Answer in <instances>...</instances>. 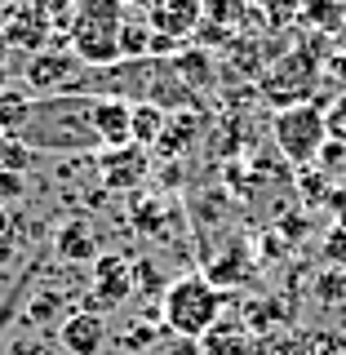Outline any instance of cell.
Listing matches in <instances>:
<instances>
[{
  "label": "cell",
  "instance_id": "e0dca14e",
  "mask_svg": "<svg viewBox=\"0 0 346 355\" xmlns=\"http://www.w3.org/2000/svg\"><path fill=\"white\" fill-rule=\"evenodd\" d=\"M22 214H14L9 205H0V271H5L9 262H14V253H18V244H22Z\"/></svg>",
  "mask_w": 346,
  "mask_h": 355
},
{
  "label": "cell",
  "instance_id": "7402d4cb",
  "mask_svg": "<svg viewBox=\"0 0 346 355\" xmlns=\"http://www.w3.org/2000/svg\"><path fill=\"white\" fill-rule=\"evenodd\" d=\"M315 297H320V302H333V306L346 302V271H342V266H333V271H325L315 280Z\"/></svg>",
  "mask_w": 346,
  "mask_h": 355
},
{
  "label": "cell",
  "instance_id": "4316f807",
  "mask_svg": "<svg viewBox=\"0 0 346 355\" xmlns=\"http://www.w3.org/2000/svg\"><path fill=\"white\" fill-rule=\"evenodd\" d=\"M320 164H325V169H342V164H346V147L329 138L325 147H320Z\"/></svg>",
  "mask_w": 346,
  "mask_h": 355
},
{
  "label": "cell",
  "instance_id": "f546056e",
  "mask_svg": "<svg viewBox=\"0 0 346 355\" xmlns=\"http://www.w3.org/2000/svg\"><path fill=\"white\" fill-rule=\"evenodd\" d=\"M329 76H338V80H346V53H333V58H329Z\"/></svg>",
  "mask_w": 346,
  "mask_h": 355
},
{
  "label": "cell",
  "instance_id": "ffe728a7",
  "mask_svg": "<svg viewBox=\"0 0 346 355\" xmlns=\"http://www.w3.org/2000/svg\"><path fill=\"white\" fill-rule=\"evenodd\" d=\"M169 288V280L160 275V266H155V258H138L133 262V293H160Z\"/></svg>",
  "mask_w": 346,
  "mask_h": 355
},
{
  "label": "cell",
  "instance_id": "9a60e30c",
  "mask_svg": "<svg viewBox=\"0 0 346 355\" xmlns=\"http://www.w3.org/2000/svg\"><path fill=\"white\" fill-rule=\"evenodd\" d=\"M297 18L315 31H338L346 22V9H342V0H302V14Z\"/></svg>",
  "mask_w": 346,
  "mask_h": 355
},
{
  "label": "cell",
  "instance_id": "484cf974",
  "mask_svg": "<svg viewBox=\"0 0 346 355\" xmlns=\"http://www.w3.org/2000/svg\"><path fill=\"white\" fill-rule=\"evenodd\" d=\"M22 191H27L22 173H0V205H14V200H22Z\"/></svg>",
  "mask_w": 346,
  "mask_h": 355
},
{
  "label": "cell",
  "instance_id": "3957f363",
  "mask_svg": "<svg viewBox=\"0 0 346 355\" xmlns=\"http://www.w3.org/2000/svg\"><path fill=\"white\" fill-rule=\"evenodd\" d=\"M120 0H76L71 14V53L85 67H111L120 62Z\"/></svg>",
  "mask_w": 346,
  "mask_h": 355
},
{
  "label": "cell",
  "instance_id": "d4e9b609",
  "mask_svg": "<svg viewBox=\"0 0 346 355\" xmlns=\"http://www.w3.org/2000/svg\"><path fill=\"white\" fill-rule=\"evenodd\" d=\"M325 258L333 262V266H346V222L338 231H329V240H325Z\"/></svg>",
  "mask_w": 346,
  "mask_h": 355
},
{
  "label": "cell",
  "instance_id": "4dcf8cb0",
  "mask_svg": "<svg viewBox=\"0 0 346 355\" xmlns=\"http://www.w3.org/2000/svg\"><path fill=\"white\" fill-rule=\"evenodd\" d=\"M0 85H5V40H0Z\"/></svg>",
  "mask_w": 346,
  "mask_h": 355
},
{
  "label": "cell",
  "instance_id": "603a6c76",
  "mask_svg": "<svg viewBox=\"0 0 346 355\" xmlns=\"http://www.w3.org/2000/svg\"><path fill=\"white\" fill-rule=\"evenodd\" d=\"M311 355H346V329H325L311 338Z\"/></svg>",
  "mask_w": 346,
  "mask_h": 355
},
{
  "label": "cell",
  "instance_id": "1f68e13d",
  "mask_svg": "<svg viewBox=\"0 0 346 355\" xmlns=\"http://www.w3.org/2000/svg\"><path fill=\"white\" fill-rule=\"evenodd\" d=\"M249 5H258V9H262V5H266V0H249Z\"/></svg>",
  "mask_w": 346,
  "mask_h": 355
},
{
  "label": "cell",
  "instance_id": "2e32d148",
  "mask_svg": "<svg viewBox=\"0 0 346 355\" xmlns=\"http://www.w3.org/2000/svg\"><path fill=\"white\" fill-rule=\"evenodd\" d=\"M36 151L18 138V133H0V173H27Z\"/></svg>",
  "mask_w": 346,
  "mask_h": 355
},
{
  "label": "cell",
  "instance_id": "d6986e66",
  "mask_svg": "<svg viewBox=\"0 0 346 355\" xmlns=\"http://www.w3.org/2000/svg\"><path fill=\"white\" fill-rule=\"evenodd\" d=\"M31 116V98L27 94H0V133H18Z\"/></svg>",
  "mask_w": 346,
  "mask_h": 355
},
{
  "label": "cell",
  "instance_id": "6da1fadb",
  "mask_svg": "<svg viewBox=\"0 0 346 355\" xmlns=\"http://www.w3.org/2000/svg\"><path fill=\"white\" fill-rule=\"evenodd\" d=\"M18 138L31 151H94L103 147L89 120V98L85 94H53L31 103L27 125L18 129Z\"/></svg>",
  "mask_w": 346,
  "mask_h": 355
},
{
  "label": "cell",
  "instance_id": "7c38bea8",
  "mask_svg": "<svg viewBox=\"0 0 346 355\" xmlns=\"http://www.w3.org/2000/svg\"><path fill=\"white\" fill-rule=\"evenodd\" d=\"M49 40V18H44L40 5H22L18 14L5 18V44H18V49H40Z\"/></svg>",
  "mask_w": 346,
  "mask_h": 355
},
{
  "label": "cell",
  "instance_id": "8fae6325",
  "mask_svg": "<svg viewBox=\"0 0 346 355\" xmlns=\"http://www.w3.org/2000/svg\"><path fill=\"white\" fill-rule=\"evenodd\" d=\"M98 169H103V187H111V191H133V187H142V178H147V151L142 147L103 151Z\"/></svg>",
  "mask_w": 346,
  "mask_h": 355
},
{
  "label": "cell",
  "instance_id": "52a82bcc",
  "mask_svg": "<svg viewBox=\"0 0 346 355\" xmlns=\"http://www.w3.org/2000/svg\"><path fill=\"white\" fill-rule=\"evenodd\" d=\"M107 338V315H94V311H67V320L58 324V347L67 355H103Z\"/></svg>",
  "mask_w": 346,
  "mask_h": 355
},
{
  "label": "cell",
  "instance_id": "9c48e42d",
  "mask_svg": "<svg viewBox=\"0 0 346 355\" xmlns=\"http://www.w3.org/2000/svg\"><path fill=\"white\" fill-rule=\"evenodd\" d=\"M129 116H133V103H125V98H89V120H94V133L103 142V151L133 147L129 142Z\"/></svg>",
  "mask_w": 346,
  "mask_h": 355
},
{
  "label": "cell",
  "instance_id": "44dd1931",
  "mask_svg": "<svg viewBox=\"0 0 346 355\" xmlns=\"http://www.w3.org/2000/svg\"><path fill=\"white\" fill-rule=\"evenodd\" d=\"M160 324H142V320H138V324H129L125 333H120V347H125L129 355H138V351H147V347H155V342H160Z\"/></svg>",
  "mask_w": 346,
  "mask_h": 355
},
{
  "label": "cell",
  "instance_id": "5b68a950",
  "mask_svg": "<svg viewBox=\"0 0 346 355\" xmlns=\"http://www.w3.org/2000/svg\"><path fill=\"white\" fill-rule=\"evenodd\" d=\"M129 297H133V258H125V253H103L94 262V288L85 293L80 311L107 315V311L125 306Z\"/></svg>",
  "mask_w": 346,
  "mask_h": 355
},
{
  "label": "cell",
  "instance_id": "83f0119b",
  "mask_svg": "<svg viewBox=\"0 0 346 355\" xmlns=\"http://www.w3.org/2000/svg\"><path fill=\"white\" fill-rule=\"evenodd\" d=\"M164 355H205V347L196 338H169L164 342Z\"/></svg>",
  "mask_w": 346,
  "mask_h": 355
},
{
  "label": "cell",
  "instance_id": "8992f818",
  "mask_svg": "<svg viewBox=\"0 0 346 355\" xmlns=\"http://www.w3.org/2000/svg\"><path fill=\"white\" fill-rule=\"evenodd\" d=\"M80 71H85V62L71 49H44V53H31L22 80H27V89H36L40 98H53V94H71Z\"/></svg>",
  "mask_w": 346,
  "mask_h": 355
},
{
  "label": "cell",
  "instance_id": "5bb4252c",
  "mask_svg": "<svg viewBox=\"0 0 346 355\" xmlns=\"http://www.w3.org/2000/svg\"><path fill=\"white\" fill-rule=\"evenodd\" d=\"M44 262H49V253H36V258L27 262V271L18 275L14 284H9V293H5V302H0V338H5L9 333V324H14V315H18V306H22V297H27V288L40 280V271H44Z\"/></svg>",
  "mask_w": 346,
  "mask_h": 355
},
{
  "label": "cell",
  "instance_id": "7a4b0ae2",
  "mask_svg": "<svg viewBox=\"0 0 346 355\" xmlns=\"http://www.w3.org/2000/svg\"><path fill=\"white\" fill-rule=\"evenodd\" d=\"M160 324L169 338H205L222 324V288L205 280V271H187L173 275L169 288L160 297Z\"/></svg>",
  "mask_w": 346,
  "mask_h": 355
},
{
  "label": "cell",
  "instance_id": "30bf717a",
  "mask_svg": "<svg viewBox=\"0 0 346 355\" xmlns=\"http://www.w3.org/2000/svg\"><path fill=\"white\" fill-rule=\"evenodd\" d=\"M53 253H58L62 262H98L103 258V240H98L94 222L89 218H67L58 227V236H53Z\"/></svg>",
  "mask_w": 346,
  "mask_h": 355
},
{
  "label": "cell",
  "instance_id": "ac0fdd59",
  "mask_svg": "<svg viewBox=\"0 0 346 355\" xmlns=\"http://www.w3.org/2000/svg\"><path fill=\"white\" fill-rule=\"evenodd\" d=\"M27 320H31V324L67 320V297L58 293V288H36V297H31V306H27Z\"/></svg>",
  "mask_w": 346,
  "mask_h": 355
},
{
  "label": "cell",
  "instance_id": "cb8c5ba5",
  "mask_svg": "<svg viewBox=\"0 0 346 355\" xmlns=\"http://www.w3.org/2000/svg\"><path fill=\"white\" fill-rule=\"evenodd\" d=\"M325 129H329L333 142H342V147H346V98L329 103V111H325Z\"/></svg>",
  "mask_w": 346,
  "mask_h": 355
},
{
  "label": "cell",
  "instance_id": "277c9868",
  "mask_svg": "<svg viewBox=\"0 0 346 355\" xmlns=\"http://www.w3.org/2000/svg\"><path fill=\"white\" fill-rule=\"evenodd\" d=\"M329 142L325 129V103H297V107H280L275 116V147L288 164H311L320 160V147Z\"/></svg>",
  "mask_w": 346,
  "mask_h": 355
},
{
  "label": "cell",
  "instance_id": "4fadbf2b",
  "mask_svg": "<svg viewBox=\"0 0 346 355\" xmlns=\"http://www.w3.org/2000/svg\"><path fill=\"white\" fill-rule=\"evenodd\" d=\"M164 125H169V116H164V107L155 103H133V116H129V142L142 151H151L155 142L164 138Z\"/></svg>",
  "mask_w": 346,
  "mask_h": 355
},
{
  "label": "cell",
  "instance_id": "f1b7e54d",
  "mask_svg": "<svg viewBox=\"0 0 346 355\" xmlns=\"http://www.w3.org/2000/svg\"><path fill=\"white\" fill-rule=\"evenodd\" d=\"M9 355H49L40 347V342H31V338H18V342H9Z\"/></svg>",
  "mask_w": 346,
  "mask_h": 355
},
{
  "label": "cell",
  "instance_id": "ba28073f",
  "mask_svg": "<svg viewBox=\"0 0 346 355\" xmlns=\"http://www.w3.org/2000/svg\"><path fill=\"white\" fill-rule=\"evenodd\" d=\"M205 18V0H151V31L160 40H187Z\"/></svg>",
  "mask_w": 346,
  "mask_h": 355
}]
</instances>
